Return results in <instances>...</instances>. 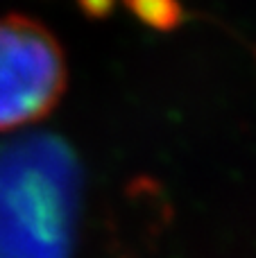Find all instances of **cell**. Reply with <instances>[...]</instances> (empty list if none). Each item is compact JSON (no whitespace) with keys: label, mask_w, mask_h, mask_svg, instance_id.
<instances>
[{"label":"cell","mask_w":256,"mask_h":258,"mask_svg":"<svg viewBox=\"0 0 256 258\" xmlns=\"http://www.w3.org/2000/svg\"><path fill=\"white\" fill-rule=\"evenodd\" d=\"M82 5H84V9L89 14H100L111 7V0H82Z\"/></svg>","instance_id":"cell-4"},{"label":"cell","mask_w":256,"mask_h":258,"mask_svg":"<svg viewBox=\"0 0 256 258\" xmlns=\"http://www.w3.org/2000/svg\"><path fill=\"white\" fill-rule=\"evenodd\" d=\"M66 84V57L57 36L23 14L0 18V132L52 113Z\"/></svg>","instance_id":"cell-2"},{"label":"cell","mask_w":256,"mask_h":258,"mask_svg":"<svg viewBox=\"0 0 256 258\" xmlns=\"http://www.w3.org/2000/svg\"><path fill=\"white\" fill-rule=\"evenodd\" d=\"M77 172L57 141L0 147V258H71Z\"/></svg>","instance_id":"cell-1"},{"label":"cell","mask_w":256,"mask_h":258,"mask_svg":"<svg viewBox=\"0 0 256 258\" xmlns=\"http://www.w3.org/2000/svg\"><path fill=\"white\" fill-rule=\"evenodd\" d=\"M130 12L154 30H175L181 23L179 0H125Z\"/></svg>","instance_id":"cell-3"}]
</instances>
